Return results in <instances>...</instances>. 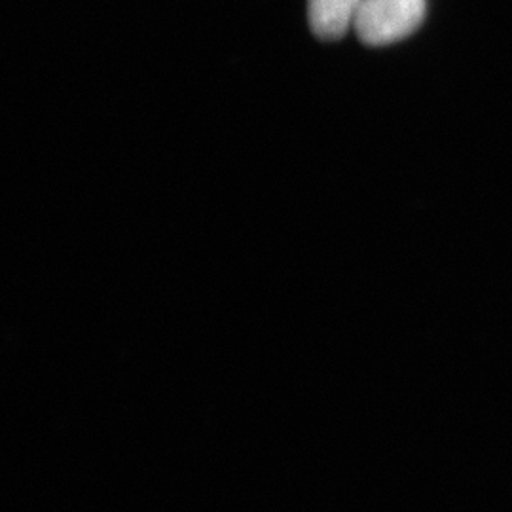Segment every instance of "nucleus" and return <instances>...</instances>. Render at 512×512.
Here are the masks:
<instances>
[{"instance_id":"obj_1","label":"nucleus","mask_w":512,"mask_h":512,"mask_svg":"<svg viewBox=\"0 0 512 512\" xmlns=\"http://www.w3.org/2000/svg\"><path fill=\"white\" fill-rule=\"evenodd\" d=\"M427 16V0H363L353 29L370 46H389L414 35Z\"/></svg>"},{"instance_id":"obj_2","label":"nucleus","mask_w":512,"mask_h":512,"mask_svg":"<svg viewBox=\"0 0 512 512\" xmlns=\"http://www.w3.org/2000/svg\"><path fill=\"white\" fill-rule=\"evenodd\" d=\"M363 0H308V18L315 37L338 40L353 27Z\"/></svg>"}]
</instances>
